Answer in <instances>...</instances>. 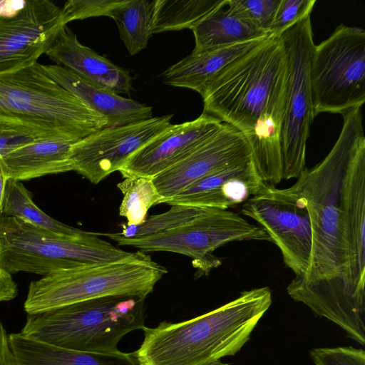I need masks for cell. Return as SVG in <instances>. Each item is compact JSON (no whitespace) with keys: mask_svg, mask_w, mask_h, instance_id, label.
Listing matches in <instances>:
<instances>
[{"mask_svg":"<svg viewBox=\"0 0 365 365\" xmlns=\"http://www.w3.org/2000/svg\"><path fill=\"white\" fill-rule=\"evenodd\" d=\"M362 106L341 115L343 126L327 155L293 185L307 200L312 249L302 278L287 287L346 333L365 321V136Z\"/></svg>","mask_w":365,"mask_h":365,"instance_id":"obj_1","label":"cell"},{"mask_svg":"<svg viewBox=\"0 0 365 365\" xmlns=\"http://www.w3.org/2000/svg\"><path fill=\"white\" fill-rule=\"evenodd\" d=\"M272 302L268 287L255 288L193 319L145 326L134 355L139 365H205L233 356L250 340Z\"/></svg>","mask_w":365,"mask_h":365,"instance_id":"obj_2","label":"cell"},{"mask_svg":"<svg viewBox=\"0 0 365 365\" xmlns=\"http://www.w3.org/2000/svg\"><path fill=\"white\" fill-rule=\"evenodd\" d=\"M0 115L21 122L40 138L72 143L108 124L106 117L50 78L38 63L0 73Z\"/></svg>","mask_w":365,"mask_h":365,"instance_id":"obj_3","label":"cell"},{"mask_svg":"<svg viewBox=\"0 0 365 365\" xmlns=\"http://www.w3.org/2000/svg\"><path fill=\"white\" fill-rule=\"evenodd\" d=\"M145 299L110 296L28 314L24 336L56 346L111 354L127 334L145 327Z\"/></svg>","mask_w":365,"mask_h":365,"instance_id":"obj_4","label":"cell"},{"mask_svg":"<svg viewBox=\"0 0 365 365\" xmlns=\"http://www.w3.org/2000/svg\"><path fill=\"white\" fill-rule=\"evenodd\" d=\"M99 235L91 232L78 236L59 235L0 215V267L11 274L46 276L91 265L152 260L141 251L123 250Z\"/></svg>","mask_w":365,"mask_h":365,"instance_id":"obj_5","label":"cell"},{"mask_svg":"<svg viewBox=\"0 0 365 365\" xmlns=\"http://www.w3.org/2000/svg\"><path fill=\"white\" fill-rule=\"evenodd\" d=\"M286 62L279 37L269 36L219 71L200 93L203 113L243 134L254 127Z\"/></svg>","mask_w":365,"mask_h":365,"instance_id":"obj_6","label":"cell"},{"mask_svg":"<svg viewBox=\"0 0 365 365\" xmlns=\"http://www.w3.org/2000/svg\"><path fill=\"white\" fill-rule=\"evenodd\" d=\"M168 272L153 259L86 266L43 276L29 286L28 314L110 296L145 299Z\"/></svg>","mask_w":365,"mask_h":365,"instance_id":"obj_7","label":"cell"},{"mask_svg":"<svg viewBox=\"0 0 365 365\" xmlns=\"http://www.w3.org/2000/svg\"><path fill=\"white\" fill-rule=\"evenodd\" d=\"M314 116L341 113L365 102V31L344 24L315 45L310 62Z\"/></svg>","mask_w":365,"mask_h":365,"instance_id":"obj_8","label":"cell"},{"mask_svg":"<svg viewBox=\"0 0 365 365\" xmlns=\"http://www.w3.org/2000/svg\"><path fill=\"white\" fill-rule=\"evenodd\" d=\"M101 235L118 245L134 247L143 252H170L187 256L199 276L207 275L221 264L212 252L225 244L243 240L272 242L259 225L251 224L232 211L214 208L181 226L145 238L127 239L116 232Z\"/></svg>","mask_w":365,"mask_h":365,"instance_id":"obj_9","label":"cell"},{"mask_svg":"<svg viewBox=\"0 0 365 365\" xmlns=\"http://www.w3.org/2000/svg\"><path fill=\"white\" fill-rule=\"evenodd\" d=\"M287 58V91L282 134L283 180L304 170L307 141L315 118L310 83V62L315 46L310 15L280 36Z\"/></svg>","mask_w":365,"mask_h":365,"instance_id":"obj_10","label":"cell"},{"mask_svg":"<svg viewBox=\"0 0 365 365\" xmlns=\"http://www.w3.org/2000/svg\"><path fill=\"white\" fill-rule=\"evenodd\" d=\"M241 212L266 231L294 278L303 277L310 265L312 236L307 200L300 191L294 185L280 189L264 184L244 202Z\"/></svg>","mask_w":365,"mask_h":365,"instance_id":"obj_11","label":"cell"},{"mask_svg":"<svg viewBox=\"0 0 365 365\" xmlns=\"http://www.w3.org/2000/svg\"><path fill=\"white\" fill-rule=\"evenodd\" d=\"M173 115L106 127L71 145L72 170L96 185L118 171L138 150L164 133Z\"/></svg>","mask_w":365,"mask_h":365,"instance_id":"obj_12","label":"cell"},{"mask_svg":"<svg viewBox=\"0 0 365 365\" xmlns=\"http://www.w3.org/2000/svg\"><path fill=\"white\" fill-rule=\"evenodd\" d=\"M63 26L61 9L49 0L21 1L0 11V73L37 63Z\"/></svg>","mask_w":365,"mask_h":365,"instance_id":"obj_13","label":"cell"},{"mask_svg":"<svg viewBox=\"0 0 365 365\" xmlns=\"http://www.w3.org/2000/svg\"><path fill=\"white\" fill-rule=\"evenodd\" d=\"M250 158L243 133L225 123L186 158L152 178L161 197L158 204L209 173Z\"/></svg>","mask_w":365,"mask_h":365,"instance_id":"obj_14","label":"cell"},{"mask_svg":"<svg viewBox=\"0 0 365 365\" xmlns=\"http://www.w3.org/2000/svg\"><path fill=\"white\" fill-rule=\"evenodd\" d=\"M224 124L205 113L192 121L171 124L135 153L118 171L123 178H153L186 158Z\"/></svg>","mask_w":365,"mask_h":365,"instance_id":"obj_15","label":"cell"},{"mask_svg":"<svg viewBox=\"0 0 365 365\" xmlns=\"http://www.w3.org/2000/svg\"><path fill=\"white\" fill-rule=\"evenodd\" d=\"M264 185L250 158L205 175L163 203L227 210L246 202Z\"/></svg>","mask_w":365,"mask_h":365,"instance_id":"obj_16","label":"cell"},{"mask_svg":"<svg viewBox=\"0 0 365 365\" xmlns=\"http://www.w3.org/2000/svg\"><path fill=\"white\" fill-rule=\"evenodd\" d=\"M287 91V58L253 128L243 134L256 170L264 184L275 186L283 180L282 134Z\"/></svg>","mask_w":365,"mask_h":365,"instance_id":"obj_17","label":"cell"},{"mask_svg":"<svg viewBox=\"0 0 365 365\" xmlns=\"http://www.w3.org/2000/svg\"><path fill=\"white\" fill-rule=\"evenodd\" d=\"M45 54L56 65L98 87L117 94H130L133 89L128 71L81 44L67 25L59 30Z\"/></svg>","mask_w":365,"mask_h":365,"instance_id":"obj_18","label":"cell"},{"mask_svg":"<svg viewBox=\"0 0 365 365\" xmlns=\"http://www.w3.org/2000/svg\"><path fill=\"white\" fill-rule=\"evenodd\" d=\"M43 71L83 104L108 120V127L153 118L152 107L98 87L59 65H42Z\"/></svg>","mask_w":365,"mask_h":365,"instance_id":"obj_19","label":"cell"},{"mask_svg":"<svg viewBox=\"0 0 365 365\" xmlns=\"http://www.w3.org/2000/svg\"><path fill=\"white\" fill-rule=\"evenodd\" d=\"M73 143L55 138H38L0 158L6 180H28L72 170L70 150Z\"/></svg>","mask_w":365,"mask_h":365,"instance_id":"obj_20","label":"cell"},{"mask_svg":"<svg viewBox=\"0 0 365 365\" xmlns=\"http://www.w3.org/2000/svg\"><path fill=\"white\" fill-rule=\"evenodd\" d=\"M15 365H139L134 353L98 354L68 349L26 337L9 334Z\"/></svg>","mask_w":365,"mask_h":365,"instance_id":"obj_21","label":"cell"},{"mask_svg":"<svg viewBox=\"0 0 365 365\" xmlns=\"http://www.w3.org/2000/svg\"><path fill=\"white\" fill-rule=\"evenodd\" d=\"M268 37L205 51H192L163 72V81L170 86L186 88L200 93L219 71L264 43Z\"/></svg>","mask_w":365,"mask_h":365,"instance_id":"obj_22","label":"cell"},{"mask_svg":"<svg viewBox=\"0 0 365 365\" xmlns=\"http://www.w3.org/2000/svg\"><path fill=\"white\" fill-rule=\"evenodd\" d=\"M195 36L192 51L200 52L268 37L269 34L222 2L190 29Z\"/></svg>","mask_w":365,"mask_h":365,"instance_id":"obj_23","label":"cell"},{"mask_svg":"<svg viewBox=\"0 0 365 365\" xmlns=\"http://www.w3.org/2000/svg\"><path fill=\"white\" fill-rule=\"evenodd\" d=\"M155 0H118L108 17L115 22L128 53L135 55L147 46L152 36Z\"/></svg>","mask_w":365,"mask_h":365,"instance_id":"obj_24","label":"cell"},{"mask_svg":"<svg viewBox=\"0 0 365 365\" xmlns=\"http://www.w3.org/2000/svg\"><path fill=\"white\" fill-rule=\"evenodd\" d=\"M1 215L19 218L59 235L78 236L87 232L63 224L43 212L34 202L31 192L20 181L6 180Z\"/></svg>","mask_w":365,"mask_h":365,"instance_id":"obj_25","label":"cell"},{"mask_svg":"<svg viewBox=\"0 0 365 365\" xmlns=\"http://www.w3.org/2000/svg\"><path fill=\"white\" fill-rule=\"evenodd\" d=\"M223 0H155L152 34L191 29Z\"/></svg>","mask_w":365,"mask_h":365,"instance_id":"obj_26","label":"cell"},{"mask_svg":"<svg viewBox=\"0 0 365 365\" xmlns=\"http://www.w3.org/2000/svg\"><path fill=\"white\" fill-rule=\"evenodd\" d=\"M117 187L123 195L119 213L126 218L128 225L143 223L146 219L148 210L158 204L161 199L153 179L150 178H124Z\"/></svg>","mask_w":365,"mask_h":365,"instance_id":"obj_27","label":"cell"},{"mask_svg":"<svg viewBox=\"0 0 365 365\" xmlns=\"http://www.w3.org/2000/svg\"><path fill=\"white\" fill-rule=\"evenodd\" d=\"M210 209L212 208L173 205L169 210L151 215L141 224H123L121 232L116 233L127 239H140L159 235L192 220Z\"/></svg>","mask_w":365,"mask_h":365,"instance_id":"obj_28","label":"cell"},{"mask_svg":"<svg viewBox=\"0 0 365 365\" xmlns=\"http://www.w3.org/2000/svg\"><path fill=\"white\" fill-rule=\"evenodd\" d=\"M281 0H227L237 14L267 31L272 23Z\"/></svg>","mask_w":365,"mask_h":365,"instance_id":"obj_29","label":"cell"},{"mask_svg":"<svg viewBox=\"0 0 365 365\" xmlns=\"http://www.w3.org/2000/svg\"><path fill=\"white\" fill-rule=\"evenodd\" d=\"M316 0H281L269 29V35L279 37L289 28L309 16Z\"/></svg>","mask_w":365,"mask_h":365,"instance_id":"obj_30","label":"cell"},{"mask_svg":"<svg viewBox=\"0 0 365 365\" xmlns=\"http://www.w3.org/2000/svg\"><path fill=\"white\" fill-rule=\"evenodd\" d=\"M117 2L118 0H69L61 9L63 24L90 17L108 16Z\"/></svg>","mask_w":365,"mask_h":365,"instance_id":"obj_31","label":"cell"},{"mask_svg":"<svg viewBox=\"0 0 365 365\" xmlns=\"http://www.w3.org/2000/svg\"><path fill=\"white\" fill-rule=\"evenodd\" d=\"M315 365H365V351L352 346L314 348L309 351Z\"/></svg>","mask_w":365,"mask_h":365,"instance_id":"obj_32","label":"cell"},{"mask_svg":"<svg viewBox=\"0 0 365 365\" xmlns=\"http://www.w3.org/2000/svg\"><path fill=\"white\" fill-rule=\"evenodd\" d=\"M39 138L25 128L0 126V158L9 151Z\"/></svg>","mask_w":365,"mask_h":365,"instance_id":"obj_33","label":"cell"},{"mask_svg":"<svg viewBox=\"0 0 365 365\" xmlns=\"http://www.w3.org/2000/svg\"><path fill=\"white\" fill-rule=\"evenodd\" d=\"M17 294V284L11 274L0 267V302L10 301Z\"/></svg>","mask_w":365,"mask_h":365,"instance_id":"obj_34","label":"cell"},{"mask_svg":"<svg viewBox=\"0 0 365 365\" xmlns=\"http://www.w3.org/2000/svg\"><path fill=\"white\" fill-rule=\"evenodd\" d=\"M0 365H15L9 342V335L0 322Z\"/></svg>","mask_w":365,"mask_h":365,"instance_id":"obj_35","label":"cell"},{"mask_svg":"<svg viewBox=\"0 0 365 365\" xmlns=\"http://www.w3.org/2000/svg\"><path fill=\"white\" fill-rule=\"evenodd\" d=\"M0 126L25 128L29 129V130L32 131L33 133H34L32 130L29 128L27 126H26L23 123H21V122L16 120L14 119H11V118L1 115H0ZM35 134L36 135V133H35Z\"/></svg>","mask_w":365,"mask_h":365,"instance_id":"obj_36","label":"cell"},{"mask_svg":"<svg viewBox=\"0 0 365 365\" xmlns=\"http://www.w3.org/2000/svg\"><path fill=\"white\" fill-rule=\"evenodd\" d=\"M6 180L2 174L1 168H0V215H1V208L4 195V190L5 187Z\"/></svg>","mask_w":365,"mask_h":365,"instance_id":"obj_37","label":"cell"},{"mask_svg":"<svg viewBox=\"0 0 365 365\" xmlns=\"http://www.w3.org/2000/svg\"><path fill=\"white\" fill-rule=\"evenodd\" d=\"M205 365H227V364L221 362L220 360L215 361Z\"/></svg>","mask_w":365,"mask_h":365,"instance_id":"obj_38","label":"cell"}]
</instances>
